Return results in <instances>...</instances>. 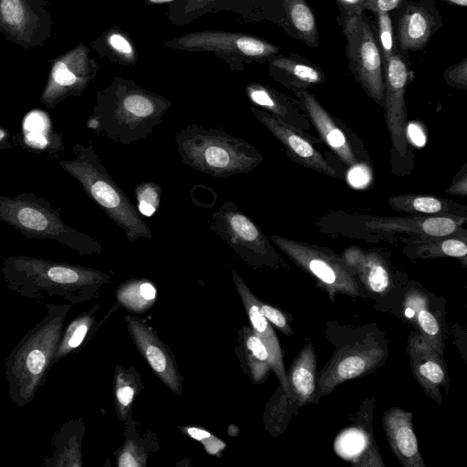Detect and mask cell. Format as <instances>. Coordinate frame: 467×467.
Masks as SVG:
<instances>
[{
	"label": "cell",
	"mask_w": 467,
	"mask_h": 467,
	"mask_svg": "<svg viewBox=\"0 0 467 467\" xmlns=\"http://www.w3.org/2000/svg\"><path fill=\"white\" fill-rule=\"evenodd\" d=\"M393 211L422 216H466L467 207L449 199L424 194H398L389 198Z\"/></svg>",
	"instance_id": "83f0119b"
},
{
	"label": "cell",
	"mask_w": 467,
	"mask_h": 467,
	"mask_svg": "<svg viewBox=\"0 0 467 467\" xmlns=\"http://www.w3.org/2000/svg\"><path fill=\"white\" fill-rule=\"evenodd\" d=\"M233 278L236 290L243 301L252 329L265 345L272 359L273 370L275 373L285 394H286L287 397L292 398L277 336L275 335L271 323L260 311L257 303L258 298L254 296L235 271H233Z\"/></svg>",
	"instance_id": "ffe728a7"
},
{
	"label": "cell",
	"mask_w": 467,
	"mask_h": 467,
	"mask_svg": "<svg viewBox=\"0 0 467 467\" xmlns=\"http://www.w3.org/2000/svg\"><path fill=\"white\" fill-rule=\"evenodd\" d=\"M0 32H1V26H0Z\"/></svg>",
	"instance_id": "681fc988"
},
{
	"label": "cell",
	"mask_w": 467,
	"mask_h": 467,
	"mask_svg": "<svg viewBox=\"0 0 467 467\" xmlns=\"http://www.w3.org/2000/svg\"><path fill=\"white\" fill-rule=\"evenodd\" d=\"M427 296L418 290H410L404 298L405 316L422 335L432 348L443 355L444 350V328L438 318L429 309Z\"/></svg>",
	"instance_id": "4316f807"
},
{
	"label": "cell",
	"mask_w": 467,
	"mask_h": 467,
	"mask_svg": "<svg viewBox=\"0 0 467 467\" xmlns=\"http://www.w3.org/2000/svg\"><path fill=\"white\" fill-rule=\"evenodd\" d=\"M378 346H347L327 364L317 379L318 397L329 394L338 384L378 368L386 358Z\"/></svg>",
	"instance_id": "e0dca14e"
},
{
	"label": "cell",
	"mask_w": 467,
	"mask_h": 467,
	"mask_svg": "<svg viewBox=\"0 0 467 467\" xmlns=\"http://www.w3.org/2000/svg\"><path fill=\"white\" fill-rule=\"evenodd\" d=\"M119 467H141L146 465V456L140 447L129 441L119 453L118 459Z\"/></svg>",
	"instance_id": "b9f144b4"
},
{
	"label": "cell",
	"mask_w": 467,
	"mask_h": 467,
	"mask_svg": "<svg viewBox=\"0 0 467 467\" xmlns=\"http://www.w3.org/2000/svg\"><path fill=\"white\" fill-rule=\"evenodd\" d=\"M1 272L7 289L24 298L57 296L71 305L92 299L110 278L93 268L26 255L6 257Z\"/></svg>",
	"instance_id": "6da1fadb"
},
{
	"label": "cell",
	"mask_w": 467,
	"mask_h": 467,
	"mask_svg": "<svg viewBox=\"0 0 467 467\" xmlns=\"http://www.w3.org/2000/svg\"><path fill=\"white\" fill-rule=\"evenodd\" d=\"M445 82L458 89H467V58L450 66L443 72Z\"/></svg>",
	"instance_id": "ab89813d"
},
{
	"label": "cell",
	"mask_w": 467,
	"mask_h": 467,
	"mask_svg": "<svg viewBox=\"0 0 467 467\" xmlns=\"http://www.w3.org/2000/svg\"><path fill=\"white\" fill-rule=\"evenodd\" d=\"M273 78L288 89L294 91L309 89L326 82L320 67L297 55L278 56L270 60Z\"/></svg>",
	"instance_id": "d4e9b609"
},
{
	"label": "cell",
	"mask_w": 467,
	"mask_h": 467,
	"mask_svg": "<svg viewBox=\"0 0 467 467\" xmlns=\"http://www.w3.org/2000/svg\"><path fill=\"white\" fill-rule=\"evenodd\" d=\"M84 431L81 420H69L62 423L52 436V451L45 457L43 466H82L81 443Z\"/></svg>",
	"instance_id": "484cf974"
},
{
	"label": "cell",
	"mask_w": 467,
	"mask_h": 467,
	"mask_svg": "<svg viewBox=\"0 0 467 467\" xmlns=\"http://www.w3.org/2000/svg\"><path fill=\"white\" fill-rule=\"evenodd\" d=\"M360 229L372 234H409L412 237H442L460 231L466 216H356Z\"/></svg>",
	"instance_id": "2e32d148"
},
{
	"label": "cell",
	"mask_w": 467,
	"mask_h": 467,
	"mask_svg": "<svg viewBox=\"0 0 467 467\" xmlns=\"http://www.w3.org/2000/svg\"><path fill=\"white\" fill-rule=\"evenodd\" d=\"M109 42L110 46L124 54H130L132 52V48L130 43L120 35H111L109 38Z\"/></svg>",
	"instance_id": "bcb514c9"
},
{
	"label": "cell",
	"mask_w": 467,
	"mask_h": 467,
	"mask_svg": "<svg viewBox=\"0 0 467 467\" xmlns=\"http://www.w3.org/2000/svg\"><path fill=\"white\" fill-rule=\"evenodd\" d=\"M62 210L43 197L22 192L14 197L0 195V222L29 239L53 240L79 254H100L102 245L94 237L66 223Z\"/></svg>",
	"instance_id": "8992f818"
},
{
	"label": "cell",
	"mask_w": 467,
	"mask_h": 467,
	"mask_svg": "<svg viewBox=\"0 0 467 467\" xmlns=\"http://www.w3.org/2000/svg\"><path fill=\"white\" fill-rule=\"evenodd\" d=\"M24 142L28 150L54 152L60 150L50 141L63 146L61 136L53 130L51 121L46 112L34 110L29 112L23 122Z\"/></svg>",
	"instance_id": "1f68e13d"
},
{
	"label": "cell",
	"mask_w": 467,
	"mask_h": 467,
	"mask_svg": "<svg viewBox=\"0 0 467 467\" xmlns=\"http://www.w3.org/2000/svg\"><path fill=\"white\" fill-rule=\"evenodd\" d=\"M72 150L75 158L59 160V166L81 184L86 193L124 231L129 241L150 239V228L109 175L91 141L88 140L86 145L76 143Z\"/></svg>",
	"instance_id": "5b68a950"
},
{
	"label": "cell",
	"mask_w": 467,
	"mask_h": 467,
	"mask_svg": "<svg viewBox=\"0 0 467 467\" xmlns=\"http://www.w3.org/2000/svg\"><path fill=\"white\" fill-rule=\"evenodd\" d=\"M99 306L79 314L64 327L58 346L57 348L54 364L62 358L75 354L91 337L96 319L95 314Z\"/></svg>",
	"instance_id": "4dcf8cb0"
},
{
	"label": "cell",
	"mask_w": 467,
	"mask_h": 467,
	"mask_svg": "<svg viewBox=\"0 0 467 467\" xmlns=\"http://www.w3.org/2000/svg\"><path fill=\"white\" fill-rule=\"evenodd\" d=\"M441 1L446 2L450 5L462 6V7H465L467 5V0H441Z\"/></svg>",
	"instance_id": "c3c4849f"
},
{
	"label": "cell",
	"mask_w": 467,
	"mask_h": 467,
	"mask_svg": "<svg viewBox=\"0 0 467 467\" xmlns=\"http://www.w3.org/2000/svg\"><path fill=\"white\" fill-rule=\"evenodd\" d=\"M342 258L351 275L371 292L384 295L391 283L390 273L384 258L376 252L358 246L348 247Z\"/></svg>",
	"instance_id": "603a6c76"
},
{
	"label": "cell",
	"mask_w": 467,
	"mask_h": 467,
	"mask_svg": "<svg viewBox=\"0 0 467 467\" xmlns=\"http://www.w3.org/2000/svg\"><path fill=\"white\" fill-rule=\"evenodd\" d=\"M287 381L298 406L314 401L317 394V356L310 344L305 345L292 363Z\"/></svg>",
	"instance_id": "f1b7e54d"
},
{
	"label": "cell",
	"mask_w": 467,
	"mask_h": 467,
	"mask_svg": "<svg viewBox=\"0 0 467 467\" xmlns=\"http://www.w3.org/2000/svg\"><path fill=\"white\" fill-rule=\"evenodd\" d=\"M242 340L251 378L254 383H261L273 370L270 354L261 338L249 327H243Z\"/></svg>",
	"instance_id": "d6a6232c"
},
{
	"label": "cell",
	"mask_w": 467,
	"mask_h": 467,
	"mask_svg": "<svg viewBox=\"0 0 467 467\" xmlns=\"http://www.w3.org/2000/svg\"><path fill=\"white\" fill-rule=\"evenodd\" d=\"M375 15V23L373 26L374 35L379 46L382 66H385L389 58L398 51L394 24L390 12L373 11Z\"/></svg>",
	"instance_id": "d590c367"
},
{
	"label": "cell",
	"mask_w": 467,
	"mask_h": 467,
	"mask_svg": "<svg viewBox=\"0 0 467 467\" xmlns=\"http://www.w3.org/2000/svg\"><path fill=\"white\" fill-rule=\"evenodd\" d=\"M251 111L255 119L284 146L287 155L298 164L334 178H344L342 169L328 159L314 144L320 138L293 127L256 107Z\"/></svg>",
	"instance_id": "7c38bea8"
},
{
	"label": "cell",
	"mask_w": 467,
	"mask_h": 467,
	"mask_svg": "<svg viewBox=\"0 0 467 467\" xmlns=\"http://www.w3.org/2000/svg\"><path fill=\"white\" fill-rule=\"evenodd\" d=\"M174 141L182 163L215 178L248 173L264 161L250 142L223 129L192 123L176 132Z\"/></svg>",
	"instance_id": "277c9868"
},
{
	"label": "cell",
	"mask_w": 467,
	"mask_h": 467,
	"mask_svg": "<svg viewBox=\"0 0 467 467\" xmlns=\"http://www.w3.org/2000/svg\"><path fill=\"white\" fill-rule=\"evenodd\" d=\"M382 423L390 449L399 462L405 467H425L413 431L412 414L392 407L384 412Z\"/></svg>",
	"instance_id": "44dd1931"
},
{
	"label": "cell",
	"mask_w": 467,
	"mask_h": 467,
	"mask_svg": "<svg viewBox=\"0 0 467 467\" xmlns=\"http://www.w3.org/2000/svg\"><path fill=\"white\" fill-rule=\"evenodd\" d=\"M128 330L141 356L158 378L175 394H182V377L177 363L166 345L140 318L125 317Z\"/></svg>",
	"instance_id": "ac0fdd59"
},
{
	"label": "cell",
	"mask_w": 467,
	"mask_h": 467,
	"mask_svg": "<svg viewBox=\"0 0 467 467\" xmlns=\"http://www.w3.org/2000/svg\"><path fill=\"white\" fill-rule=\"evenodd\" d=\"M337 23L346 36V55L351 74L368 97L383 108V66L372 24L365 13Z\"/></svg>",
	"instance_id": "52a82bcc"
},
{
	"label": "cell",
	"mask_w": 467,
	"mask_h": 467,
	"mask_svg": "<svg viewBox=\"0 0 467 467\" xmlns=\"http://www.w3.org/2000/svg\"><path fill=\"white\" fill-rule=\"evenodd\" d=\"M271 241L289 259L315 278L333 301L336 294L361 296L356 278L342 256L329 249L273 234Z\"/></svg>",
	"instance_id": "ba28073f"
},
{
	"label": "cell",
	"mask_w": 467,
	"mask_h": 467,
	"mask_svg": "<svg viewBox=\"0 0 467 467\" xmlns=\"http://www.w3.org/2000/svg\"><path fill=\"white\" fill-rule=\"evenodd\" d=\"M375 0H335L339 8L337 22L370 10Z\"/></svg>",
	"instance_id": "60d3db41"
},
{
	"label": "cell",
	"mask_w": 467,
	"mask_h": 467,
	"mask_svg": "<svg viewBox=\"0 0 467 467\" xmlns=\"http://www.w3.org/2000/svg\"><path fill=\"white\" fill-rule=\"evenodd\" d=\"M451 195H467V167L464 165L460 172L453 178L451 184L445 190Z\"/></svg>",
	"instance_id": "ee69618b"
},
{
	"label": "cell",
	"mask_w": 467,
	"mask_h": 467,
	"mask_svg": "<svg viewBox=\"0 0 467 467\" xmlns=\"http://www.w3.org/2000/svg\"><path fill=\"white\" fill-rule=\"evenodd\" d=\"M407 0H375L369 11L390 12L399 8Z\"/></svg>",
	"instance_id": "f6af8a7d"
},
{
	"label": "cell",
	"mask_w": 467,
	"mask_h": 467,
	"mask_svg": "<svg viewBox=\"0 0 467 467\" xmlns=\"http://www.w3.org/2000/svg\"><path fill=\"white\" fill-rule=\"evenodd\" d=\"M0 26L6 40L28 51L51 36L53 20L45 0H0Z\"/></svg>",
	"instance_id": "8fae6325"
},
{
	"label": "cell",
	"mask_w": 467,
	"mask_h": 467,
	"mask_svg": "<svg viewBox=\"0 0 467 467\" xmlns=\"http://www.w3.org/2000/svg\"><path fill=\"white\" fill-rule=\"evenodd\" d=\"M395 18V41L403 52L422 50L443 25L435 0L405 1Z\"/></svg>",
	"instance_id": "9a60e30c"
},
{
	"label": "cell",
	"mask_w": 467,
	"mask_h": 467,
	"mask_svg": "<svg viewBox=\"0 0 467 467\" xmlns=\"http://www.w3.org/2000/svg\"><path fill=\"white\" fill-rule=\"evenodd\" d=\"M304 110L319 134V138L347 167L352 168L366 161L364 149H359L358 139L345 127L344 123L318 102L309 89L294 91Z\"/></svg>",
	"instance_id": "5bb4252c"
},
{
	"label": "cell",
	"mask_w": 467,
	"mask_h": 467,
	"mask_svg": "<svg viewBox=\"0 0 467 467\" xmlns=\"http://www.w3.org/2000/svg\"><path fill=\"white\" fill-rule=\"evenodd\" d=\"M10 147V132L8 130L0 126V150H6Z\"/></svg>",
	"instance_id": "7dc6e473"
},
{
	"label": "cell",
	"mask_w": 467,
	"mask_h": 467,
	"mask_svg": "<svg viewBox=\"0 0 467 467\" xmlns=\"http://www.w3.org/2000/svg\"><path fill=\"white\" fill-rule=\"evenodd\" d=\"M208 223L210 230L248 264L270 265L279 259L259 226L234 202H224Z\"/></svg>",
	"instance_id": "9c48e42d"
},
{
	"label": "cell",
	"mask_w": 467,
	"mask_h": 467,
	"mask_svg": "<svg viewBox=\"0 0 467 467\" xmlns=\"http://www.w3.org/2000/svg\"><path fill=\"white\" fill-rule=\"evenodd\" d=\"M407 353L414 378L437 403L442 404L441 387L448 389L449 374L445 360L418 331L412 332L407 344Z\"/></svg>",
	"instance_id": "d6986e66"
},
{
	"label": "cell",
	"mask_w": 467,
	"mask_h": 467,
	"mask_svg": "<svg viewBox=\"0 0 467 467\" xmlns=\"http://www.w3.org/2000/svg\"><path fill=\"white\" fill-rule=\"evenodd\" d=\"M138 210L144 216H151L158 209L161 187L153 182H146L136 187Z\"/></svg>",
	"instance_id": "74e56055"
},
{
	"label": "cell",
	"mask_w": 467,
	"mask_h": 467,
	"mask_svg": "<svg viewBox=\"0 0 467 467\" xmlns=\"http://www.w3.org/2000/svg\"><path fill=\"white\" fill-rule=\"evenodd\" d=\"M187 36L179 41L180 46L202 49L230 48L233 51L257 58L273 57L279 51V47L276 46L248 36L202 33Z\"/></svg>",
	"instance_id": "cb8c5ba5"
},
{
	"label": "cell",
	"mask_w": 467,
	"mask_h": 467,
	"mask_svg": "<svg viewBox=\"0 0 467 467\" xmlns=\"http://www.w3.org/2000/svg\"><path fill=\"white\" fill-rule=\"evenodd\" d=\"M183 430L190 437L202 442L209 454L215 455L221 452L225 447L223 441L203 429L186 427L183 428Z\"/></svg>",
	"instance_id": "f35d334b"
},
{
	"label": "cell",
	"mask_w": 467,
	"mask_h": 467,
	"mask_svg": "<svg viewBox=\"0 0 467 467\" xmlns=\"http://www.w3.org/2000/svg\"><path fill=\"white\" fill-rule=\"evenodd\" d=\"M408 52L398 50L383 66L385 118L393 150L401 157L408 152L405 91L410 82Z\"/></svg>",
	"instance_id": "4fadbf2b"
},
{
	"label": "cell",
	"mask_w": 467,
	"mask_h": 467,
	"mask_svg": "<svg viewBox=\"0 0 467 467\" xmlns=\"http://www.w3.org/2000/svg\"><path fill=\"white\" fill-rule=\"evenodd\" d=\"M257 303L260 311L271 324L275 326L280 331L287 336H291L293 334L289 322L282 311L270 305L263 303L259 299Z\"/></svg>",
	"instance_id": "7bdbcfd3"
},
{
	"label": "cell",
	"mask_w": 467,
	"mask_h": 467,
	"mask_svg": "<svg viewBox=\"0 0 467 467\" xmlns=\"http://www.w3.org/2000/svg\"><path fill=\"white\" fill-rule=\"evenodd\" d=\"M171 106L161 96L116 80L98 92L87 127L120 145H130L149 137Z\"/></svg>",
	"instance_id": "7a4b0ae2"
},
{
	"label": "cell",
	"mask_w": 467,
	"mask_h": 467,
	"mask_svg": "<svg viewBox=\"0 0 467 467\" xmlns=\"http://www.w3.org/2000/svg\"><path fill=\"white\" fill-rule=\"evenodd\" d=\"M46 315L12 349L5 362L8 396L18 407L30 404L44 386L72 305L46 303Z\"/></svg>",
	"instance_id": "3957f363"
},
{
	"label": "cell",
	"mask_w": 467,
	"mask_h": 467,
	"mask_svg": "<svg viewBox=\"0 0 467 467\" xmlns=\"http://www.w3.org/2000/svg\"><path fill=\"white\" fill-rule=\"evenodd\" d=\"M285 13L296 37L311 47L319 44V34L313 11L306 0H284Z\"/></svg>",
	"instance_id": "836d02e7"
},
{
	"label": "cell",
	"mask_w": 467,
	"mask_h": 467,
	"mask_svg": "<svg viewBox=\"0 0 467 467\" xmlns=\"http://www.w3.org/2000/svg\"><path fill=\"white\" fill-rule=\"evenodd\" d=\"M137 385L133 377L118 367L115 373V406L119 419L125 420L136 395Z\"/></svg>",
	"instance_id": "8d00e7d4"
},
{
	"label": "cell",
	"mask_w": 467,
	"mask_h": 467,
	"mask_svg": "<svg viewBox=\"0 0 467 467\" xmlns=\"http://www.w3.org/2000/svg\"><path fill=\"white\" fill-rule=\"evenodd\" d=\"M463 229L442 237H418L405 248L408 256L415 258L455 257L466 265V234L460 235Z\"/></svg>",
	"instance_id": "f546056e"
},
{
	"label": "cell",
	"mask_w": 467,
	"mask_h": 467,
	"mask_svg": "<svg viewBox=\"0 0 467 467\" xmlns=\"http://www.w3.org/2000/svg\"><path fill=\"white\" fill-rule=\"evenodd\" d=\"M246 94L253 104L285 123L304 131L310 130V119L297 99L262 84L248 85Z\"/></svg>",
	"instance_id": "7402d4cb"
},
{
	"label": "cell",
	"mask_w": 467,
	"mask_h": 467,
	"mask_svg": "<svg viewBox=\"0 0 467 467\" xmlns=\"http://www.w3.org/2000/svg\"><path fill=\"white\" fill-rule=\"evenodd\" d=\"M157 290L146 279H133L122 284L117 290L118 301L127 309L140 313L155 302Z\"/></svg>",
	"instance_id": "e575fe53"
},
{
	"label": "cell",
	"mask_w": 467,
	"mask_h": 467,
	"mask_svg": "<svg viewBox=\"0 0 467 467\" xmlns=\"http://www.w3.org/2000/svg\"><path fill=\"white\" fill-rule=\"evenodd\" d=\"M98 68L88 49L81 43L77 45L52 60L39 101L47 109H55L69 97L81 96Z\"/></svg>",
	"instance_id": "30bf717a"
}]
</instances>
